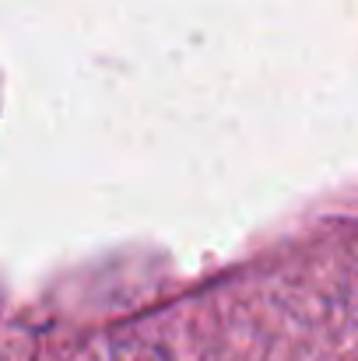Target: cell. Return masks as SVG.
Masks as SVG:
<instances>
[{"mask_svg": "<svg viewBox=\"0 0 358 361\" xmlns=\"http://www.w3.org/2000/svg\"><path fill=\"white\" fill-rule=\"evenodd\" d=\"M109 361H165L162 355L148 351V348H126V351H117Z\"/></svg>", "mask_w": 358, "mask_h": 361, "instance_id": "1", "label": "cell"}]
</instances>
